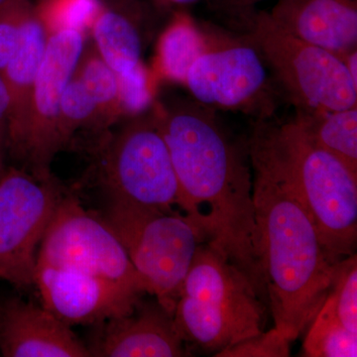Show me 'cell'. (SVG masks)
<instances>
[{"mask_svg":"<svg viewBox=\"0 0 357 357\" xmlns=\"http://www.w3.org/2000/svg\"><path fill=\"white\" fill-rule=\"evenodd\" d=\"M177 177L185 215L206 243L248 275L260 296L253 176L248 144L234 140L215 110L192 100L151 107Z\"/></svg>","mask_w":357,"mask_h":357,"instance_id":"cell-1","label":"cell"},{"mask_svg":"<svg viewBox=\"0 0 357 357\" xmlns=\"http://www.w3.org/2000/svg\"><path fill=\"white\" fill-rule=\"evenodd\" d=\"M256 252L274 326L291 342L304 333L332 285L331 261L299 199L278 181L252 168Z\"/></svg>","mask_w":357,"mask_h":357,"instance_id":"cell-2","label":"cell"},{"mask_svg":"<svg viewBox=\"0 0 357 357\" xmlns=\"http://www.w3.org/2000/svg\"><path fill=\"white\" fill-rule=\"evenodd\" d=\"M252 168L293 192L310 215L331 261L356 253L357 173L309 137L295 119H256L248 141Z\"/></svg>","mask_w":357,"mask_h":357,"instance_id":"cell-3","label":"cell"},{"mask_svg":"<svg viewBox=\"0 0 357 357\" xmlns=\"http://www.w3.org/2000/svg\"><path fill=\"white\" fill-rule=\"evenodd\" d=\"M260 297L248 275L204 243L183 283L174 321L185 344L217 354L264 331Z\"/></svg>","mask_w":357,"mask_h":357,"instance_id":"cell-4","label":"cell"},{"mask_svg":"<svg viewBox=\"0 0 357 357\" xmlns=\"http://www.w3.org/2000/svg\"><path fill=\"white\" fill-rule=\"evenodd\" d=\"M142 279L146 294L174 314L203 232L181 211L109 199L102 215Z\"/></svg>","mask_w":357,"mask_h":357,"instance_id":"cell-5","label":"cell"},{"mask_svg":"<svg viewBox=\"0 0 357 357\" xmlns=\"http://www.w3.org/2000/svg\"><path fill=\"white\" fill-rule=\"evenodd\" d=\"M237 23L296 110L357 107V86L337 55L294 36L267 11H251Z\"/></svg>","mask_w":357,"mask_h":357,"instance_id":"cell-6","label":"cell"},{"mask_svg":"<svg viewBox=\"0 0 357 357\" xmlns=\"http://www.w3.org/2000/svg\"><path fill=\"white\" fill-rule=\"evenodd\" d=\"M98 169L109 199L185 215L172 160L152 109L128 119L102 143Z\"/></svg>","mask_w":357,"mask_h":357,"instance_id":"cell-7","label":"cell"},{"mask_svg":"<svg viewBox=\"0 0 357 357\" xmlns=\"http://www.w3.org/2000/svg\"><path fill=\"white\" fill-rule=\"evenodd\" d=\"M261 54L244 35L215 29L210 48L190 68L185 86L194 100L215 110L274 116L277 91Z\"/></svg>","mask_w":357,"mask_h":357,"instance_id":"cell-8","label":"cell"},{"mask_svg":"<svg viewBox=\"0 0 357 357\" xmlns=\"http://www.w3.org/2000/svg\"><path fill=\"white\" fill-rule=\"evenodd\" d=\"M37 264L72 268L146 294L126 249L105 218L65 195L54 211L37 253Z\"/></svg>","mask_w":357,"mask_h":357,"instance_id":"cell-9","label":"cell"},{"mask_svg":"<svg viewBox=\"0 0 357 357\" xmlns=\"http://www.w3.org/2000/svg\"><path fill=\"white\" fill-rule=\"evenodd\" d=\"M64 194L53 177L6 168L0 178V279L18 288L34 284L37 248Z\"/></svg>","mask_w":357,"mask_h":357,"instance_id":"cell-10","label":"cell"},{"mask_svg":"<svg viewBox=\"0 0 357 357\" xmlns=\"http://www.w3.org/2000/svg\"><path fill=\"white\" fill-rule=\"evenodd\" d=\"M83 51L84 33L64 30L49 34L24 136L11 156L24 163L35 177H52V160L63 148L59 136L61 98Z\"/></svg>","mask_w":357,"mask_h":357,"instance_id":"cell-11","label":"cell"},{"mask_svg":"<svg viewBox=\"0 0 357 357\" xmlns=\"http://www.w3.org/2000/svg\"><path fill=\"white\" fill-rule=\"evenodd\" d=\"M34 284L45 309L65 324L100 325L130 314L142 294L72 268L36 264Z\"/></svg>","mask_w":357,"mask_h":357,"instance_id":"cell-12","label":"cell"},{"mask_svg":"<svg viewBox=\"0 0 357 357\" xmlns=\"http://www.w3.org/2000/svg\"><path fill=\"white\" fill-rule=\"evenodd\" d=\"M89 345L91 357H182L190 351L174 314L155 299L136 304L130 314L100 324Z\"/></svg>","mask_w":357,"mask_h":357,"instance_id":"cell-13","label":"cell"},{"mask_svg":"<svg viewBox=\"0 0 357 357\" xmlns=\"http://www.w3.org/2000/svg\"><path fill=\"white\" fill-rule=\"evenodd\" d=\"M0 354L4 357H91L88 345L55 314L30 302L0 306Z\"/></svg>","mask_w":357,"mask_h":357,"instance_id":"cell-14","label":"cell"},{"mask_svg":"<svg viewBox=\"0 0 357 357\" xmlns=\"http://www.w3.org/2000/svg\"><path fill=\"white\" fill-rule=\"evenodd\" d=\"M268 13L294 36L340 59L357 49V0H277Z\"/></svg>","mask_w":357,"mask_h":357,"instance_id":"cell-15","label":"cell"},{"mask_svg":"<svg viewBox=\"0 0 357 357\" xmlns=\"http://www.w3.org/2000/svg\"><path fill=\"white\" fill-rule=\"evenodd\" d=\"M49 34L36 10L26 18L13 56L1 74L10 96L7 156H13L24 136L33 88L46 51Z\"/></svg>","mask_w":357,"mask_h":357,"instance_id":"cell-16","label":"cell"},{"mask_svg":"<svg viewBox=\"0 0 357 357\" xmlns=\"http://www.w3.org/2000/svg\"><path fill=\"white\" fill-rule=\"evenodd\" d=\"M215 29L198 24L188 13H176L159 39L156 76L184 84L191 66L213 43Z\"/></svg>","mask_w":357,"mask_h":357,"instance_id":"cell-17","label":"cell"},{"mask_svg":"<svg viewBox=\"0 0 357 357\" xmlns=\"http://www.w3.org/2000/svg\"><path fill=\"white\" fill-rule=\"evenodd\" d=\"M91 30L96 50L115 74H124L142 63L139 26L128 14L103 6Z\"/></svg>","mask_w":357,"mask_h":357,"instance_id":"cell-18","label":"cell"},{"mask_svg":"<svg viewBox=\"0 0 357 357\" xmlns=\"http://www.w3.org/2000/svg\"><path fill=\"white\" fill-rule=\"evenodd\" d=\"M296 122L319 146L357 173V107L338 110H296Z\"/></svg>","mask_w":357,"mask_h":357,"instance_id":"cell-19","label":"cell"},{"mask_svg":"<svg viewBox=\"0 0 357 357\" xmlns=\"http://www.w3.org/2000/svg\"><path fill=\"white\" fill-rule=\"evenodd\" d=\"M74 74L96 103L100 128L121 119L116 74L105 64L96 48L83 51Z\"/></svg>","mask_w":357,"mask_h":357,"instance_id":"cell-20","label":"cell"},{"mask_svg":"<svg viewBox=\"0 0 357 357\" xmlns=\"http://www.w3.org/2000/svg\"><path fill=\"white\" fill-rule=\"evenodd\" d=\"M303 349L309 357H356L357 333L340 323L326 299L310 324Z\"/></svg>","mask_w":357,"mask_h":357,"instance_id":"cell-21","label":"cell"},{"mask_svg":"<svg viewBox=\"0 0 357 357\" xmlns=\"http://www.w3.org/2000/svg\"><path fill=\"white\" fill-rule=\"evenodd\" d=\"M100 0H41L35 7L48 34L91 30L102 9Z\"/></svg>","mask_w":357,"mask_h":357,"instance_id":"cell-22","label":"cell"},{"mask_svg":"<svg viewBox=\"0 0 357 357\" xmlns=\"http://www.w3.org/2000/svg\"><path fill=\"white\" fill-rule=\"evenodd\" d=\"M100 126L98 107L81 79L73 74L63 93L59 114V136L64 147L77 129Z\"/></svg>","mask_w":357,"mask_h":357,"instance_id":"cell-23","label":"cell"},{"mask_svg":"<svg viewBox=\"0 0 357 357\" xmlns=\"http://www.w3.org/2000/svg\"><path fill=\"white\" fill-rule=\"evenodd\" d=\"M335 316L351 332L357 333V258L352 255L335 264L332 285L326 298Z\"/></svg>","mask_w":357,"mask_h":357,"instance_id":"cell-24","label":"cell"},{"mask_svg":"<svg viewBox=\"0 0 357 357\" xmlns=\"http://www.w3.org/2000/svg\"><path fill=\"white\" fill-rule=\"evenodd\" d=\"M121 117L137 116L154 105L157 76L140 63L132 70L116 75Z\"/></svg>","mask_w":357,"mask_h":357,"instance_id":"cell-25","label":"cell"},{"mask_svg":"<svg viewBox=\"0 0 357 357\" xmlns=\"http://www.w3.org/2000/svg\"><path fill=\"white\" fill-rule=\"evenodd\" d=\"M34 8L30 0L0 2V73L15 50L26 18Z\"/></svg>","mask_w":357,"mask_h":357,"instance_id":"cell-26","label":"cell"},{"mask_svg":"<svg viewBox=\"0 0 357 357\" xmlns=\"http://www.w3.org/2000/svg\"><path fill=\"white\" fill-rule=\"evenodd\" d=\"M290 340L277 330L257 333L215 354L217 357H288Z\"/></svg>","mask_w":357,"mask_h":357,"instance_id":"cell-27","label":"cell"},{"mask_svg":"<svg viewBox=\"0 0 357 357\" xmlns=\"http://www.w3.org/2000/svg\"><path fill=\"white\" fill-rule=\"evenodd\" d=\"M213 10L231 20L239 21L246 14L255 10L256 4L265 0H206Z\"/></svg>","mask_w":357,"mask_h":357,"instance_id":"cell-28","label":"cell"},{"mask_svg":"<svg viewBox=\"0 0 357 357\" xmlns=\"http://www.w3.org/2000/svg\"><path fill=\"white\" fill-rule=\"evenodd\" d=\"M10 112V96L3 77L0 74V163L6 164L7 142H8V121Z\"/></svg>","mask_w":357,"mask_h":357,"instance_id":"cell-29","label":"cell"},{"mask_svg":"<svg viewBox=\"0 0 357 357\" xmlns=\"http://www.w3.org/2000/svg\"><path fill=\"white\" fill-rule=\"evenodd\" d=\"M342 60L344 61L345 67L349 70V74L352 81L357 86V49L356 50L349 52Z\"/></svg>","mask_w":357,"mask_h":357,"instance_id":"cell-30","label":"cell"},{"mask_svg":"<svg viewBox=\"0 0 357 357\" xmlns=\"http://www.w3.org/2000/svg\"><path fill=\"white\" fill-rule=\"evenodd\" d=\"M164 1L168 2V3L180 4V6H183V4L194 3V2L199 1V0H164Z\"/></svg>","mask_w":357,"mask_h":357,"instance_id":"cell-31","label":"cell"},{"mask_svg":"<svg viewBox=\"0 0 357 357\" xmlns=\"http://www.w3.org/2000/svg\"><path fill=\"white\" fill-rule=\"evenodd\" d=\"M6 164L0 163V178L2 177V175H3L4 172H6Z\"/></svg>","mask_w":357,"mask_h":357,"instance_id":"cell-32","label":"cell"},{"mask_svg":"<svg viewBox=\"0 0 357 357\" xmlns=\"http://www.w3.org/2000/svg\"><path fill=\"white\" fill-rule=\"evenodd\" d=\"M2 1H3V0H0V2H2Z\"/></svg>","mask_w":357,"mask_h":357,"instance_id":"cell-33","label":"cell"}]
</instances>
